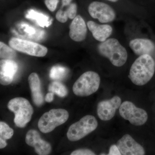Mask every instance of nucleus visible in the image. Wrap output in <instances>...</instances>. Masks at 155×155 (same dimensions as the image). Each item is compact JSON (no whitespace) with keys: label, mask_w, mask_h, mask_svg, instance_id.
Returning <instances> with one entry per match:
<instances>
[{"label":"nucleus","mask_w":155,"mask_h":155,"mask_svg":"<svg viewBox=\"0 0 155 155\" xmlns=\"http://www.w3.org/2000/svg\"><path fill=\"white\" fill-rule=\"evenodd\" d=\"M155 71L154 60L151 55L140 56L130 67L129 78L135 85L142 86L152 78Z\"/></svg>","instance_id":"obj_1"},{"label":"nucleus","mask_w":155,"mask_h":155,"mask_svg":"<svg viewBox=\"0 0 155 155\" xmlns=\"http://www.w3.org/2000/svg\"><path fill=\"white\" fill-rule=\"evenodd\" d=\"M97 48L100 54L108 58L115 67H122L127 61V51L116 38L107 39L102 42Z\"/></svg>","instance_id":"obj_2"},{"label":"nucleus","mask_w":155,"mask_h":155,"mask_svg":"<svg viewBox=\"0 0 155 155\" xmlns=\"http://www.w3.org/2000/svg\"><path fill=\"white\" fill-rule=\"evenodd\" d=\"M8 107L15 114L14 122L17 127H25L30 122L33 109L28 100L23 97L14 98L9 101Z\"/></svg>","instance_id":"obj_3"},{"label":"nucleus","mask_w":155,"mask_h":155,"mask_svg":"<svg viewBox=\"0 0 155 155\" xmlns=\"http://www.w3.org/2000/svg\"><path fill=\"white\" fill-rule=\"evenodd\" d=\"M101 78L93 71H87L82 74L73 86V93L78 96L86 97L94 93L99 87Z\"/></svg>","instance_id":"obj_4"},{"label":"nucleus","mask_w":155,"mask_h":155,"mask_svg":"<svg viewBox=\"0 0 155 155\" xmlns=\"http://www.w3.org/2000/svg\"><path fill=\"white\" fill-rule=\"evenodd\" d=\"M69 113L63 109H53L46 112L39 120L38 127L44 133L51 132L56 127L64 124L69 118Z\"/></svg>","instance_id":"obj_5"},{"label":"nucleus","mask_w":155,"mask_h":155,"mask_svg":"<svg viewBox=\"0 0 155 155\" xmlns=\"http://www.w3.org/2000/svg\"><path fill=\"white\" fill-rule=\"evenodd\" d=\"M98 126V122L94 116L87 115L69 127L67 138L71 141L80 140L94 131Z\"/></svg>","instance_id":"obj_6"},{"label":"nucleus","mask_w":155,"mask_h":155,"mask_svg":"<svg viewBox=\"0 0 155 155\" xmlns=\"http://www.w3.org/2000/svg\"><path fill=\"white\" fill-rule=\"evenodd\" d=\"M119 114L123 119L128 120L136 126L144 125L147 121L146 111L136 107L133 103L126 101L121 104L119 109Z\"/></svg>","instance_id":"obj_7"},{"label":"nucleus","mask_w":155,"mask_h":155,"mask_svg":"<svg viewBox=\"0 0 155 155\" xmlns=\"http://www.w3.org/2000/svg\"><path fill=\"white\" fill-rule=\"evenodd\" d=\"M9 44L16 51L35 57H43L48 52L45 47L22 39L13 38L9 41Z\"/></svg>","instance_id":"obj_8"},{"label":"nucleus","mask_w":155,"mask_h":155,"mask_svg":"<svg viewBox=\"0 0 155 155\" xmlns=\"http://www.w3.org/2000/svg\"><path fill=\"white\" fill-rule=\"evenodd\" d=\"M88 11L92 18L98 19L101 23L112 22L116 19V12L112 7L106 3L93 2L89 5Z\"/></svg>","instance_id":"obj_9"},{"label":"nucleus","mask_w":155,"mask_h":155,"mask_svg":"<svg viewBox=\"0 0 155 155\" xmlns=\"http://www.w3.org/2000/svg\"><path fill=\"white\" fill-rule=\"evenodd\" d=\"M122 101L120 97L115 96L110 100H105L98 104L97 114L101 120L108 121L112 119L120 107Z\"/></svg>","instance_id":"obj_10"},{"label":"nucleus","mask_w":155,"mask_h":155,"mask_svg":"<svg viewBox=\"0 0 155 155\" xmlns=\"http://www.w3.org/2000/svg\"><path fill=\"white\" fill-rule=\"evenodd\" d=\"M116 145L122 155H143V148L137 143L131 136L126 134L119 139Z\"/></svg>","instance_id":"obj_11"},{"label":"nucleus","mask_w":155,"mask_h":155,"mask_svg":"<svg viewBox=\"0 0 155 155\" xmlns=\"http://www.w3.org/2000/svg\"><path fill=\"white\" fill-rule=\"evenodd\" d=\"M25 142L28 145L34 147L38 155H48L51 151V144L42 139L38 131L36 130H28L25 137Z\"/></svg>","instance_id":"obj_12"},{"label":"nucleus","mask_w":155,"mask_h":155,"mask_svg":"<svg viewBox=\"0 0 155 155\" xmlns=\"http://www.w3.org/2000/svg\"><path fill=\"white\" fill-rule=\"evenodd\" d=\"M18 69V66L13 60H1L0 61V83L8 85L12 82Z\"/></svg>","instance_id":"obj_13"},{"label":"nucleus","mask_w":155,"mask_h":155,"mask_svg":"<svg viewBox=\"0 0 155 155\" xmlns=\"http://www.w3.org/2000/svg\"><path fill=\"white\" fill-rule=\"evenodd\" d=\"M87 27L84 19L80 15H77L73 19L69 26V36L76 42L83 41L86 38Z\"/></svg>","instance_id":"obj_14"},{"label":"nucleus","mask_w":155,"mask_h":155,"mask_svg":"<svg viewBox=\"0 0 155 155\" xmlns=\"http://www.w3.org/2000/svg\"><path fill=\"white\" fill-rule=\"evenodd\" d=\"M129 46L136 54L141 56L151 55L155 51V44L151 40L146 38H135L129 42Z\"/></svg>","instance_id":"obj_15"},{"label":"nucleus","mask_w":155,"mask_h":155,"mask_svg":"<svg viewBox=\"0 0 155 155\" xmlns=\"http://www.w3.org/2000/svg\"><path fill=\"white\" fill-rule=\"evenodd\" d=\"M87 25L94 38L101 42L105 41L113 32L112 26L108 24L100 25L94 21H89Z\"/></svg>","instance_id":"obj_16"},{"label":"nucleus","mask_w":155,"mask_h":155,"mask_svg":"<svg viewBox=\"0 0 155 155\" xmlns=\"http://www.w3.org/2000/svg\"><path fill=\"white\" fill-rule=\"evenodd\" d=\"M28 83L31 91V97L35 104L40 107L44 103V98L41 90V84L38 75L31 73L28 78Z\"/></svg>","instance_id":"obj_17"},{"label":"nucleus","mask_w":155,"mask_h":155,"mask_svg":"<svg viewBox=\"0 0 155 155\" xmlns=\"http://www.w3.org/2000/svg\"><path fill=\"white\" fill-rule=\"evenodd\" d=\"M25 17L27 19L36 21L37 23L42 27H48L52 23L51 20L50 19L49 17L34 10L28 11Z\"/></svg>","instance_id":"obj_18"},{"label":"nucleus","mask_w":155,"mask_h":155,"mask_svg":"<svg viewBox=\"0 0 155 155\" xmlns=\"http://www.w3.org/2000/svg\"><path fill=\"white\" fill-rule=\"evenodd\" d=\"M13 48L3 42H0V58L2 60H13L16 58V53Z\"/></svg>","instance_id":"obj_19"},{"label":"nucleus","mask_w":155,"mask_h":155,"mask_svg":"<svg viewBox=\"0 0 155 155\" xmlns=\"http://www.w3.org/2000/svg\"><path fill=\"white\" fill-rule=\"evenodd\" d=\"M48 90L50 92L56 94L58 96L64 97L67 95L68 91L66 87L63 84L59 81H54L49 86Z\"/></svg>","instance_id":"obj_20"},{"label":"nucleus","mask_w":155,"mask_h":155,"mask_svg":"<svg viewBox=\"0 0 155 155\" xmlns=\"http://www.w3.org/2000/svg\"><path fill=\"white\" fill-rule=\"evenodd\" d=\"M68 72L67 68L60 66L53 67L50 72V77L54 80H61L66 77Z\"/></svg>","instance_id":"obj_21"},{"label":"nucleus","mask_w":155,"mask_h":155,"mask_svg":"<svg viewBox=\"0 0 155 155\" xmlns=\"http://www.w3.org/2000/svg\"><path fill=\"white\" fill-rule=\"evenodd\" d=\"M14 131L6 123L0 122V139L6 140L11 138L14 134Z\"/></svg>","instance_id":"obj_22"},{"label":"nucleus","mask_w":155,"mask_h":155,"mask_svg":"<svg viewBox=\"0 0 155 155\" xmlns=\"http://www.w3.org/2000/svg\"><path fill=\"white\" fill-rule=\"evenodd\" d=\"M66 11L68 18L70 19H74L76 17L77 14V5L75 3L70 4Z\"/></svg>","instance_id":"obj_23"},{"label":"nucleus","mask_w":155,"mask_h":155,"mask_svg":"<svg viewBox=\"0 0 155 155\" xmlns=\"http://www.w3.org/2000/svg\"><path fill=\"white\" fill-rule=\"evenodd\" d=\"M56 19L59 22L64 23L67 21L68 17L67 16L66 11H63L62 10H60L57 12L56 15Z\"/></svg>","instance_id":"obj_24"},{"label":"nucleus","mask_w":155,"mask_h":155,"mask_svg":"<svg viewBox=\"0 0 155 155\" xmlns=\"http://www.w3.org/2000/svg\"><path fill=\"white\" fill-rule=\"evenodd\" d=\"M59 2V0H45V4L51 12L56 10L57 5Z\"/></svg>","instance_id":"obj_25"},{"label":"nucleus","mask_w":155,"mask_h":155,"mask_svg":"<svg viewBox=\"0 0 155 155\" xmlns=\"http://www.w3.org/2000/svg\"><path fill=\"white\" fill-rule=\"evenodd\" d=\"M71 155H94V153L92 151L90 150L86 149H81L75 150L72 152L71 154Z\"/></svg>","instance_id":"obj_26"},{"label":"nucleus","mask_w":155,"mask_h":155,"mask_svg":"<svg viewBox=\"0 0 155 155\" xmlns=\"http://www.w3.org/2000/svg\"><path fill=\"white\" fill-rule=\"evenodd\" d=\"M108 155H121L122 154H121L117 146L116 145H113L110 147Z\"/></svg>","instance_id":"obj_27"},{"label":"nucleus","mask_w":155,"mask_h":155,"mask_svg":"<svg viewBox=\"0 0 155 155\" xmlns=\"http://www.w3.org/2000/svg\"><path fill=\"white\" fill-rule=\"evenodd\" d=\"M22 26L25 32H26L28 34L30 35H34L35 33V29L33 27L29 26L28 25H26V24H22Z\"/></svg>","instance_id":"obj_28"},{"label":"nucleus","mask_w":155,"mask_h":155,"mask_svg":"<svg viewBox=\"0 0 155 155\" xmlns=\"http://www.w3.org/2000/svg\"><path fill=\"white\" fill-rule=\"evenodd\" d=\"M54 93L50 92L48 93L46 95L45 97V100L48 103H51L52 102V101L54 100Z\"/></svg>","instance_id":"obj_29"},{"label":"nucleus","mask_w":155,"mask_h":155,"mask_svg":"<svg viewBox=\"0 0 155 155\" xmlns=\"http://www.w3.org/2000/svg\"><path fill=\"white\" fill-rule=\"evenodd\" d=\"M7 145V143H6V140L0 139V148H4Z\"/></svg>","instance_id":"obj_30"},{"label":"nucleus","mask_w":155,"mask_h":155,"mask_svg":"<svg viewBox=\"0 0 155 155\" xmlns=\"http://www.w3.org/2000/svg\"><path fill=\"white\" fill-rule=\"evenodd\" d=\"M72 0H62V4L63 7L69 5L71 4Z\"/></svg>","instance_id":"obj_31"},{"label":"nucleus","mask_w":155,"mask_h":155,"mask_svg":"<svg viewBox=\"0 0 155 155\" xmlns=\"http://www.w3.org/2000/svg\"><path fill=\"white\" fill-rule=\"evenodd\" d=\"M107 1L111 2H118L119 0H107Z\"/></svg>","instance_id":"obj_32"}]
</instances>
